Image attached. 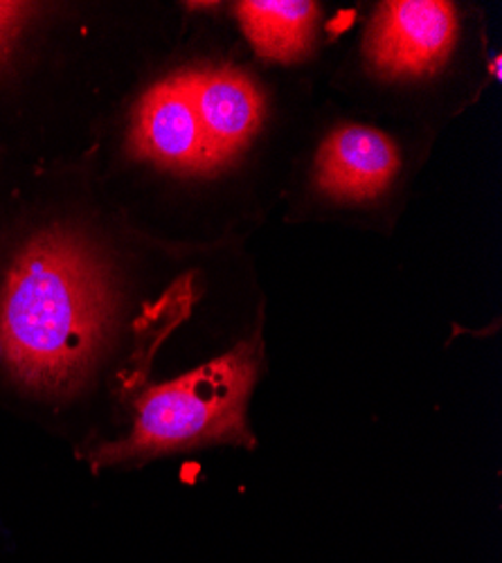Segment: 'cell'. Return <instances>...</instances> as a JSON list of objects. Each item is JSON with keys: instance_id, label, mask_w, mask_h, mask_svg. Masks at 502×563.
Returning <instances> with one entry per match:
<instances>
[{"instance_id": "52a82bcc", "label": "cell", "mask_w": 502, "mask_h": 563, "mask_svg": "<svg viewBox=\"0 0 502 563\" xmlns=\"http://www.w3.org/2000/svg\"><path fill=\"white\" fill-rule=\"evenodd\" d=\"M315 5L300 0H246L237 5L242 27L259 57L272 62H295L306 55Z\"/></svg>"}, {"instance_id": "3957f363", "label": "cell", "mask_w": 502, "mask_h": 563, "mask_svg": "<svg viewBox=\"0 0 502 563\" xmlns=\"http://www.w3.org/2000/svg\"><path fill=\"white\" fill-rule=\"evenodd\" d=\"M120 172L192 174L221 165L199 118L186 70L147 81L122 104L115 133Z\"/></svg>"}, {"instance_id": "8992f818", "label": "cell", "mask_w": 502, "mask_h": 563, "mask_svg": "<svg viewBox=\"0 0 502 563\" xmlns=\"http://www.w3.org/2000/svg\"><path fill=\"white\" fill-rule=\"evenodd\" d=\"M192 98L216 158L237 154L261 120V98L253 81L235 70H186Z\"/></svg>"}, {"instance_id": "5b68a950", "label": "cell", "mask_w": 502, "mask_h": 563, "mask_svg": "<svg viewBox=\"0 0 502 563\" xmlns=\"http://www.w3.org/2000/svg\"><path fill=\"white\" fill-rule=\"evenodd\" d=\"M399 169L392 140L375 129L345 126L327 137L317 156V183L336 199H372Z\"/></svg>"}, {"instance_id": "7a4b0ae2", "label": "cell", "mask_w": 502, "mask_h": 563, "mask_svg": "<svg viewBox=\"0 0 502 563\" xmlns=\"http://www.w3.org/2000/svg\"><path fill=\"white\" fill-rule=\"evenodd\" d=\"M257 369L259 343L248 341L176 382L138 388L131 395L129 433L90 449V464H135L210 442L253 444L246 404Z\"/></svg>"}, {"instance_id": "277c9868", "label": "cell", "mask_w": 502, "mask_h": 563, "mask_svg": "<svg viewBox=\"0 0 502 563\" xmlns=\"http://www.w3.org/2000/svg\"><path fill=\"white\" fill-rule=\"evenodd\" d=\"M455 10L439 0H394L379 5L365 41L372 66L388 77L428 75L455 41Z\"/></svg>"}, {"instance_id": "6da1fadb", "label": "cell", "mask_w": 502, "mask_h": 563, "mask_svg": "<svg viewBox=\"0 0 502 563\" xmlns=\"http://www.w3.org/2000/svg\"><path fill=\"white\" fill-rule=\"evenodd\" d=\"M138 238L79 165L0 163V386L66 406L98 379L141 277Z\"/></svg>"}]
</instances>
